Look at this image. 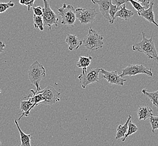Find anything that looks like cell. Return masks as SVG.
I'll list each match as a JSON object with an SVG mask.
<instances>
[{
	"label": "cell",
	"mask_w": 158,
	"mask_h": 146,
	"mask_svg": "<svg viewBox=\"0 0 158 146\" xmlns=\"http://www.w3.org/2000/svg\"><path fill=\"white\" fill-rule=\"evenodd\" d=\"M75 15L81 24L86 25L94 22L98 13L94 8H77L75 10Z\"/></svg>",
	"instance_id": "cell-7"
},
{
	"label": "cell",
	"mask_w": 158,
	"mask_h": 146,
	"mask_svg": "<svg viewBox=\"0 0 158 146\" xmlns=\"http://www.w3.org/2000/svg\"><path fill=\"white\" fill-rule=\"evenodd\" d=\"M33 104L30 101H21L20 102V110L23 111L20 117L18 119V120H20L21 118L23 116L27 117L30 115L31 111V107L33 106Z\"/></svg>",
	"instance_id": "cell-18"
},
{
	"label": "cell",
	"mask_w": 158,
	"mask_h": 146,
	"mask_svg": "<svg viewBox=\"0 0 158 146\" xmlns=\"http://www.w3.org/2000/svg\"><path fill=\"white\" fill-rule=\"evenodd\" d=\"M140 74H144L150 76L153 75L151 69H149L143 65H129L122 69L119 75L122 78L125 76H134Z\"/></svg>",
	"instance_id": "cell-9"
},
{
	"label": "cell",
	"mask_w": 158,
	"mask_h": 146,
	"mask_svg": "<svg viewBox=\"0 0 158 146\" xmlns=\"http://www.w3.org/2000/svg\"><path fill=\"white\" fill-rule=\"evenodd\" d=\"M153 6H154V2H152L149 9L144 10L143 11L139 14L138 15L145 19L146 20L149 21V23H153L158 27V24L155 22V19H154L155 16L153 11Z\"/></svg>",
	"instance_id": "cell-14"
},
{
	"label": "cell",
	"mask_w": 158,
	"mask_h": 146,
	"mask_svg": "<svg viewBox=\"0 0 158 146\" xmlns=\"http://www.w3.org/2000/svg\"><path fill=\"white\" fill-rule=\"evenodd\" d=\"M139 3H140L141 6L145 9V10L149 9L151 5V0H136Z\"/></svg>",
	"instance_id": "cell-29"
},
{
	"label": "cell",
	"mask_w": 158,
	"mask_h": 146,
	"mask_svg": "<svg viewBox=\"0 0 158 146\" xmlns=\"http://www.w3.org/2000/svg\"><path fill=\"white\" fill-rule=\"evenodd\" d=\"M102 68H91L89 67L82 69V73L78 76V79L82 88L85 89L89 84L94 83H99V74Z\"/></svg>",
	"instance_id": "cell-4"
},
{
	"label": "cell",
	"mask_w": 158,
	"mask_h": 146,
	"mask_svg": "<svg viewBox=\"0 0 158 146\" xmlns=\"http://www.w3.org/2000/svg\"><path fill=\"white\" fill-rule=\"evenodd\" d=\"M134 14L135 12H133L132 10L126 9V5L125 4L121 6V9L119 10L116 13L115 19L119 18L126 21H129L133 17Z\"/></svg>",
	"instance_id": "cell-13"
},
{
	"label": "cell",
	"mask_w": 158,
	"mask_h": 146,
	"mask_svg": "<svg viewBox=\"0 0 158 146\" xmlns=\"http://www.w3.org/2000/svg\"><path fill=\"white\" fill-rule=\"evenodd\" d=\"M142 92L145 96L149 98L154 106L158 108V90L154 92H149L148 90L144 89Z\"/></svg>",
	"instance_id": "cell-19"
},
{
	"label": "cell",
	"mask_w": 158,
	"mask_h": 146,
	"mask_svg": "<svg viewBox=\"0 0 158 146\" xmlns=\"http://www.w3.org/2000/svg\"><path fill=\"white\" fill-rule=\"evenodd\" d=\"M46 76V69L38 61L31 64L28 70V78L32 85L37 88L36 92L41 91L40 82L41 80Z\"/></svg>",
	"instance_id": "cell-2"
},
{
	"label": "cell",
	"mask_w": 158,
	"mask_h": 146,
	"mask_svg": "<svg viewBox=\"0 0 158 146\" xmlns=\"http://www.w3.org/2000/svg\"><path fill=\"white\" fill-rule=\"evenodd\" d=\"M0 93H1V90H0Z\"/></svg>",
	"instance_id": "cell-32"
},
{
	"label": "cell",
	"mask_w": 158,
	"mask_h": 146,
	"mask_svg": "<svg viewBox=\"0 0 158 146\" xmlns=\"http://www.w3.org/2000/svg\"><path fill=\"white\" fill-rule=\"evenodd\" d=\"M34 25L36 29H39L40 31H44V24L42 16L34 15L33 16Z\"/></svg>",
	"instance_id": "cell-22"
},
{
	"label": "cell",
	"mask_w": 158,
	"mask_h": 146,
	"mask_svg": "<svg viewBox=\"0 0 158 146\" xmlns=\"http://www.w3.org/2000/svg\"><path fill=\"white\" fill-rule=\"evenodd\" d=\"M150 123L152 128V132L154 133L155 129H158V115L156 116L152 115L150 118Z\"/></svg>",
	"instance_id": "cell-26"
},
{
	"label": "cell",
	"mask_w": 158,
	"mask_h": 146,
	"mask_svg": "<svg viewBox=\"0 0 158 146\" xmlns=\"http://www.w3.org/2000/svg\"><path fill=\"white\" fill-rule=\"evenodd\" d=\"M137 115L139 120L150 119L152 116V110L151 107L140 106L137 111Z\"/></svg>",
	"instance_id": "cell-15"
},
{
	"label": "cell",
	"mask_w": 158,
	"mask_h": 146,
	"mask_svg": "<svg viewBox=\"0 0 158 146\" xmlns=\"http://www.w3.org/2000/svg\"><path fill=\"white\" fill-rule=\"evenodd\" d=\"M94 4H97L99 6V9L100 13L103 15L104 18L106 19L112 24V19L109 14L110 4L112 2L111 0H91Z\"/></svg>",
	"instance_id": "cell-11"
},
{
	"label": "cell",
	"mask_w": 158,
	"mask_h": 146,
	"mask_svg": "<svg viewBox=\"0 0 158 146\" xmlns=\"http://www.w3.org/2000/svg\"><path fill=\"white\" fill-rule=\"evenodd\" d=\"M103 74V78L106 80L107 82L110 84L123 86L124 83L127 81L126 79H123L118 74L117 71H108L104 69H101L100 73Z\"/></svg>",
	"instance_id": "cell-10"
},
{
	"label": "cell",
	"mask_w": 158,
	"mask_h": 146,
	"mask_svg": "<svg viewBox=\"0 0 158 146\" xmlns=\"http://www.w3.org/2000/svg\"><path fill=\"white\" fill-rule=\"evenodd\" d=\"M14 5L15 4L12 2V1H10L8 2L0 3V14L5 12L6 10H7L10 7H13Z\"/></svg>",
	"instance_id": "cell-24"
},
{
	"label": "cell",
	"mask_w": 158,
	"mask_h": 146,
	"mask_svg": "<svg viewBox=\"0 0 158 146\" xmlns=\"http://www.w3.org/2000/svg\"><path fill=\"white\" fill-rule=\"evenodd\" d=\"M43 1L44 3L42 16L43 24L44 26L48 27L49 30L50 31L53 25H55L56 27H57L59 19L55 12L51 9L48 2L47 0H43Z\"/></svg>",
	"instance_id": "cell-6"
},
{
	"label": "cell",
	"mask_w": 158,
	"mask_h": 146,
	"mask_svg": "<svg viewBox=\"0 0 158 146\" xmlns=\"http://www.w3.org/2000/svg\"><path fill=\"white\" fill-rule=\"evenodd\" d=\"M35 1V0H19V3L23 6H27L28 11H30L31 7L34 6Z\"/></svg>",
	"instance_id": "cell-27"
},
{
	"label": "cell",
	"mask_w": 158,
	"mask_h": 146,
	"mask_svg": "<svg viewBox=\"0 0 158 146\" xmlns=\"http://www.w3.org/2000/svg\"><path fill=\"white\" fill-rule=\"evenodd\" d=\"M127 1L131 3V5H132L134 9L137 11L138 14L141 13L145 10V9L143 7V6H141V5L140 3L135 1V0H127Z\"/></svg>",
	"instance_id": "cell-25"
},
{
	"label": "cell",
	"mask_w": 158,
	"mask_h": 146,
	"mask_svg": "<svg viewBox=\"0 0 158 146\" xmlns=\"http://www.w3.org/2000/svg\"><path fill=\"white\" fill-rule=\"evenodd\" d=\"M15 123L18 128L21 139V144L18 146H31V134H27L24 133L19 125L18 120H15Z\"/></svg>",
	"instance_id": "cell-16"
},
{
	"label": "cell",
	"mask_w": 158,
	"mask_h": 146,
	"mask_svg": "<svg viewBox=\"0 0 158 146\" xmlns=\"http://www.w3.org/2000/svg\"><path fill=\"white\" fill-rule=\"evenodd\" d=\"M5 47V44L2 41H0V54L3 52Z\"/></svg>",
	"instance_id": "cell-31"
},
{
	"label": "cell",
	"mask_w": 158,
	"mask_h": 146,
	"mask_svg": "<svg viewBox=\"0 0 158 146\" xmlns=\"http://www.w3.org/2000/svg\"><path fill=\"white\" fill-rule=\"evenodd\" d=\"M42 95L44 101L41 104L51 106L61 100V93L57 91L55 88L49 85L43 90L38 91Z\"/></svg>",
	"instance_id": "cell-8"
},
{
	"label": "cell",
	"mask_w": 158,
	"mask_h": 146,
	"mask_svg": "<svg viewBox=\"0 0 158 146\" xmlns=\"http://www.w3.org/2000/svg\"><path fill=\"white\" fill-rule=\"evenodd\" d=\"M131 116L129 115L128 116V119L124 125H119L118 127L117 128V134L115 137L116 140H118L121 138H124L125 135L127 133L128 128V123L131 120Z\"/></svg>",
	"instance_id": "cell-17"
},
{
	"label": "cell",
	"mask_w": 158,
	"mask_h": 146,
	"mask_svg": "<svg viewBox=\"0 0 158 146\" xmlns=\"http://www.w3.org/2000/svg\"><path fill=\"white\" fill-rule=\"evenodd\" d=\"M118 9L116 5H113L112 2H111L110 4V11H109V14L110 17L112 19V24H113L114 21L115 20V15L116 13L118 11Z\"/></svg>",
	"instance_id": "cell-23"
},
{
	"label": "cell",
	"mask_w": 158,
	"mask_h": 146,
	"mask_svg": "<svg viewBox=\"0 0 158 146\" xmlns=\"http://www.w3.org/2000/svg\"><path fill=\"white\" fill-rule=\"evenodd\" d=\"M82 45L90 51H94L103 47V37L91 27L89 28L88 34L82 41Z\"/></svg>",
	"instance_id": "cell-3"
},
{
	"label": "cell",
	"mask_w": 158,
	"mask_h": 146,
	"mask_svg": "<svg viewBox=\"0 0 158 146\" xmlns=\"http://www.w3.org/2000/svg\"><path fill=\"white\" fill-rule=\"evenodd\" d=\"M114 2L115 3L114 5H116L117 7L119 8L123 5H126L128 3V1L127 0H114Z\"/></svg>",
	"instance_id": "cell-30"
},
{
	"label": "cell",
	"mask_w": 158,
	"mask_h": 146,
	"mask_svg": "<svg viewBox=\"0 0 158 146\" xmlns=\"http://www.w3.org/2000/svg\"><path fill=\"white\" fill-rule=\"evenodd\" d=\"M59 15L61 16V24L73 26L76 21L75 10L73 5L64 3L62 6L58 9Z\"/></svg>",
	"instance_id": "cell-5"
},
{
	"label": "cell",
	"mask_w": 158,
	"mask_h": 146,
	"mask_svg": "<svg viewBox=\"0 0 158 146\" xmlns=\"http://www.w3.org/2000/svg\"><path fill=\"white\" fill-rule=\"evenodd\" d=\"M65 42L69 46V49L70 51H73L74 49H77L82 45V41L79 39L76 35L67 34Z\"/></svg>",
	"instance_id": "cell-12"
},
{
	"label": "cell",
	"mask_w": 158,
	"mask_h": 146,
	"mask_svg": "<svg viewBox=\"0 0 158 146\" xmlns=\"http://www.w3.org/2000/svg\"><path fill=\"white\" fill-rule=\"evenodd\" d=\"M33 10L34 15L39 16H42L43 14V8L40 6H37V7H33Z\"/></svg>",
	"instance_id": "cell-28"
},
{
	"label": "cell",
	"mask_w": 158,
	"mask_h": 146,
	"mask_svg": "<svg viewBox=\"0 0 158 146\" xmlns=\"http://www.w3.org/2000/svg\"><path fill=\"white\" fill-rule=\"evenodd\" d=\"M143 39L140 42L137 43L132 46L134 51L143 53L149 58L152 59L158 64V55L155 49L153 36L150 38H147L144 32H142Z\"/></svg>",
	"instance_id": "cell-1"
},
{
	"label": "cell",
	"mask_w": 158,
	"mask_h": 146,
	"mask_svg": "<svg viewBox=\"0 0 158 146\" xmlns=\"http://www.w3.org/2000/svg\"><path fill=\"white\" fill-rule=\"evenodd\" d=\"M93 58L91 56H89L88 57L85 56H80L79 61L77 62V67L80 68L85 69L90 67L91 64V60Z\"/></svg>",
	"instance_id": "cell-20"
},
{
	"label": "cell",
	"mask_w": 158,
	"mask_h": 146,
	"mask_svg": "<svg viewBox=\"0 0 158 146\" xmlns=\"http://www.w3.org/2000/svg\"><path fill=\"white\" fill-rule=\"evenodd\" d=\"M139 128L136 125L134 124L130 120L128 123V128L127 132L126 134L125 135V137L122 139V142H125V140L130 135H131L132 134L135 133L137 131H138Z\"/></svg>",
	"instance_id": "cell-21"
}]
</instances>
